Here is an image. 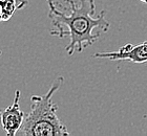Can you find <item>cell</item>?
<instances>
[{
  "label": "cell",
  "instance_id": "cell-1",
  "mask_svg": "<svg viewBox=\"0 0 147 136\" xmlns=\"http://www.w3.org/2000/svg\"><path fill=\"white\" fill-rule=\"evenodd\" d=\"M69 5V13L61 12L56 7L53 0H46L49 5V17L55 29L51 35L59 38L69 37V44L66 52L69 56L74 52H81L87 46H92L96 40L101 37L103 31H107L110 23L105 19V12L102 11L97 17H94L96 11L95 0H64Z\"/></svg>",
  "mask_w": 147,
  "mask_h": 136
},
{
  "label": "cell",
  "instance_id": "cell-2",
  "mask_svg": "<svg viewBox=\"0 0 147 136\" xmlns=\"http://www.w3.org/2000/svg\"><path fill=\"white\" fill-rule=\"evenodd\" d=\"M63 78L58 76L44 95L31 97V111L24 116L23 123L16 135L23 136H63L69 135L63 123L57 115L58 107L53 102L54 94L63 84Z\"/></svg>",
  "mask_w": 147,
  "mask_h": 136
},
{
  "label": "cell",
  "instance_id": "cell-3",
  "mask_svg": "<svg viewBox=\"0 0 147 136\" xmlns=\"http://www.w3.org/2000/svg\"><path fill=\"white\" fill-rule=\"evenodd\" d=\"M92 58L97 59H109V60L130 61L132 63L142 64L147 62V41L134 45L132 43H126L116 52H96Z\"/></svg>",
  "mask_w": 147,
  "mask_h": 136
},
{
  "label": "cell",
  "instance_id": "cell-4",
  "mask_svg": "<svg viewBox=\"0 0 147 136\" xmlns=\"http://www.w3.org/2000/svg\"><path fill=\"white\" fill-rule=\"evenodd\" d=\"M19 102H20V90H16L12 105L4 109H0L1 127L9 136H15L17 134L24 119L25 115L20 109Z\"/></svg>",
  "mask_w": 147,
  "mask_h": 136
},
{
  "label": "cell",
  "instance_id": "cell-5",
  "mask_svg": "<svg viewBox=\"0 0 147 136\" xmlns=\"http://www.w3.org/2000/svg\"><path fill=\"white\" fill-rule=\"evenodd\" d=\"M28 0H0V9L2 13V21H9L16 11L28 5Z\"/></svg>",
  "mask_w": 147,
  "mask_h": 136
},
{
  "label": "cell",
  "instance_id": "cell-6",
  "mask_svg": "<svg viewBox=\"0 0 147 136\" xmlns=\"http://www.w3.org/2000/svg\"><path fill=\"white\" fill-rule=\"evenodd\" d=\"M2 21V13H1V9H0V22Z\"/></svg>",
  "mask_w": 147,
  "mask_h": 136
}]
</instances>
